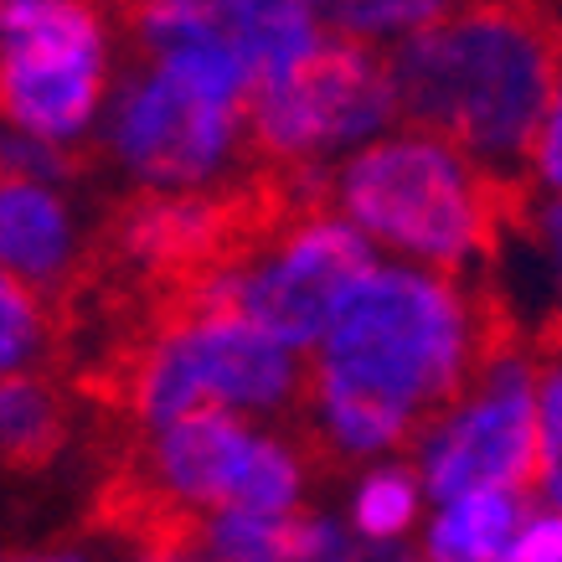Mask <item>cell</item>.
<instances>
[{
	"mask_svg": "<svg viewBox=\"0 0 562 562\" xmlns=\"http://www.w3.org/2000/svg\"><path fill=\"white\" fill-rule=\"evenodd\" d=\"M248 120H254L258 150L279 171H305L310 160L361 145L397 120L387 63L376 57L372 42L325 36L294 78L263 88V93H248Z\"/></svg>",
	"mask_w": 562,
	"mask_h": 562,
	"instance_id": "7",
	"label": "cell"
},
{
	"mask_svg": "<svg viewBox=\"0 0 562 562\" xmlns=\"http://www.w3.org/2000/svg\"><path fill=\"white\" fill-rule=\"evenodd\" d=\"M103 99V26L83 5H0V120L42 145L83 135Z\"/></svg>",
	"mask_w": 562,
	"mask_h": 562,
	"instance_id": "6",
	"label": "cell"
},
{
	"mask_svg": "<svg viewBox=\"0 0 562 562\" xmlns=\"http://www.w3.org/2000/svg\"><path fill=\"white\" fill-rule=\"evenodd\" d=\"M443 11L439 5H428V0H387V5H336L330 11V21L341 26V36H357V42H367V36H387V32H418V26H428V21H439Z\"/></svg>",
	"mask_w": 562,
	"mask_h": 562,
	"instance_id": "18",
	"label": "cell"
},
{
	"mask_svg": "<svg viewBox=\"0 0 562 562\" xmlns=\"http://www.w3.org/2000/svg\"><path fill=\"white\" fill-rule=\"evenodd\" d=\"M150 480L160 501L217 516H290L300 501V460L233 413H187L155 428Z\"/></svg>",
	"mask_w": 562,
	"mask_h": 562,
	"instance_id": "9",
	"label": "cell"
},
{
	"mask_svg": "<svg viewBox=\"0 0 562 562\" xmlns=\"http://www.w3.org/2000/svg\"><path fill=\"white\" fill-rule=\"evenodd\" d=\"M63 439L57 397L32 376H0V454L16 464H42Z\"/></svg>",
	"mask_w": 562,
	"mask_h": 562,
	"instance_id": "15",
	"label": "cell"
},
{
	"mask_svg": "<svg viewBox=\"0 0 562 562\" xmlns=\"http://www.w3.org/2000/svg\"><path fill=\"white\" fill-rule=\"evenodd\" d=\"M506 346L475 372V392L424 434V485L443 506L475 491H527L537 475V376Z\"/></svg>",
	"mask_w": 562,
	"mask_h": 562,
	"instance_id": "8",
	"label": "cell"
},
{
	"mask_svg": "<svg viewBox=\"0 0 562 562\" xmlns=\"http://www.w3.org/2000/svg\"><path fill=\"white\" fill-rule=\"evenodd\" d=\"M202 547L212 562H357V547L325 516H212Z\"/></svg>",
	"mask_w": 562,
	"mask_h": 562,
	"instance_id": "13",
	"label": "cell"
},
{
	"mask_svg": "<svg viewBox=\"0 0 562 562\" xmlns=\"http://www.w3.org/2000/svg\"><path fill=\"white\" fill-rule=\"evenodd\" d=\"M68 176V155L63 145H42L32 135H16L0 124V181H26V187H42V181H57Z\"/></svg>",
	"mask_w": 562,
	"mask_h": 562,
	"instance_id": "19",
	"label": "cell"
},
{
	"mask_svg": "<svg viewBox=\"0 0 562 562\" xmlns=\"http://www.w3.org/2000/svg\"><path fill=\"white\" fill-rule=\"evenodd\" d=\"M78 233L68 202L47 187L0 181V269L32 284H57L72 269Z\"/></svg>",
	"mask_w": 562,
	"mask_h": 562,
	"instance_id": "12",
	"label": "cell"
},
{
	"mask_svg": "<svg viewBox=\"0 0 562 562\" xmlns=\"http://www.w3.org/2000/svg\"><path fill=\"white\" fill-rule=\"evenodd\" d=\"M330 191L346 212V227L434 269H464L485 254L512 202V187L491 181L460 150L418 130L357 150L336 171Z\"/></svg>",
	"mask_w": 562,
	"mask_h": 562,
	"instance_id": "3",
	"label": "cell"
},
{
	"mask_svg": "<svg viewBox=\"0 0 562 562\" xmlns=\"http://www.w3.org/2000/svg\"><path fill=\"white\" fill-rule=\"evenodd\" d=\"M562 120L558 109L542 120V130H537V139H531V160H537V181H547V187H558L562 176Z\"/></svg>",
	"mask_w": 562,
	"mask_h": 562,
	"instance_id": "21",
	"label": "cell"
},
{
	"mask_svg": "<svg viewBox=\"0 0 562 562\" xmlns=\"http://www.w3.org/2000/svg\"><path fill=\"white\" fill-rule=\"evenodd\" d=\"M387 63L392 114L512 187L558 109V36L537 11H464L408 32Z\"/></svg>",
	"mask_w": 562,
	"mask_h": 562,
	"instance_id": "2",
	"label": "cell"
},
{
	"mask_svg": "<svg viewBox=\"0 0 562 562\" xmlns=\"http://www.w3.org/2000/svg\"><path fill=\"white\" fill-rule=\"evenodd\" d=\"M42 341H47V315L36 290L0 269V376H16L26 361H36Z\"/></svg>",
	"mask_w": 562,
	"mask_h": 562,
	"instance_id": "16",
	"label": "cell"
},
{
	"mask_svg": "<svg viewBox=\"0 0 562 562\" xmlns=\"http://www.w3.org/2000/svg\"><path fill=\"white\" fill-rule=\"evenodd\" d=\"M305 397L294 351L233 315H176L130 367V403L150 428L187 413H279Z\"/></svg>",
	"mask_w": 562,
	"mask_h": 562,
	"instance_id": "5",
	"label": "cell"
},
{
	"mask_svg": "<svg viewBox=\"0 0 562 562\" xmlns=\"http://www.w3.org/2000/svg\"><path fill=\"white\" fill-rule=\"evenodd\" d=\"M32 562H83V558H68V552H57V558H32Z\"/></svg>",
	"mask_w": 562,
	"mask_h": 562,
	"instance_id": "22",
	"label": "cell"
},
{
	"mask_svg": "<svg viewBox=\"0 0 562 562\" xmlns=\"http://www.w3.org/2000/svg\"><path fill=\"white\" fill-rule=\"evenodd\" d=\"M501 346L449 273L372 269L315 341V424L336 454H382L454 408Z\"/></svg>",
	"mask_w": 562,
	"mask_h": 562,
	"instance_id": "1",
	"label": "cell"
},
{
	"mask_svg": "<svg viewBox=\"0 0 562 562\" xmlns=\"http://www.w3.org/2000/svg\"><path fill=\"white\" fill-rule=\"evenodd\" d=\"M527 521L521 491H475L449 501L428 531V562H495Z\"/></svg>",
	"mask_w": 562,
	"mask_h": 562,
	"instance_id": "14",
	"label": "cell"
},
{
	"mask_svg": "<svg viewBox=\"0 0 562 562\" xmlns=\"http://www.w3.org/2000/svg\"><path fill=\"white\" fill-rule=\"evenodd\" d=\"M238 120L243 109L212 103L196 88H187L160 63L130 78L114 109V155L150 181V187L181 191L217 181L238 155Z\"/></svg>",
	"mask_w": 562,
	"mask_h": 562,
	"instance_id": "10",
	"label": "cell"
},
{
	"mask_svg": "<svg viewBox=\"0 0 562 562\" xmlns=\"http://www.w3.org/2000/svg\"><path fill=\"white\" fill-rule=\"evenodd\" d=\"M217 36L238 57L248 93H263V88H279L284 78L305 68L315 47L325 42V26L310 5L233 0V5H217Z\"/></svg>",
	"mask_w": 562,
	"mask_h": 562,
	"instance_id": "11",
	"label": "cell"
},
{
	"mask_svg": "<svg viewBox=\"0 0 562 562\" xmlns=\"http://www.w3.org/2000/svg\"><path fill=\"white\" fill-rule=\"evenodd\" d=\"M376 269L372 243L341 217H310L290 222L269 254H254L233 269H206L176 279V315H233L254 325L284 351H305L325 336L336 310L361 279Z\"/></svg>",
	"mask_w": 562,
	"mask_h": 562,
	"instance_id": "4",
	"label": "cell"
},
{
	"mask_svg": "<svg viewBox=\"0 0 562 562\" xmlns=\"http://www.w3.org/2000/svg\"><path fill=\"white\" fill-rule=\"evenodd\" d=\"M495 562H562V521L558 516H531V521H521Z\"/></svg>",
	"mask_w": 562,
	"mask_h": 562,
	"instance_id": "20",
	"label": "cell"
},
{
	"mask_svg": "<svg viewBox=\"0 0 562 562\" xmlns=\"http://www.w3.org/2000/svg\"><path fill=\"white\" fill-rule=\"evenodd\" d=\"M418 512V480L408 470H376L357 491V527L376 542H387L413 521Z\"/></svg>",
	"mask_w": 562,
	"mask_h": 562,
	"instance_id": "17",
	"label": "cell"
}]
</instances>
